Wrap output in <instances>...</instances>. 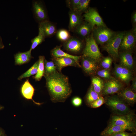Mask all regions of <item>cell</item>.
Listing matches in <instances>:
<instances>
[{
    "label": "cell",
    "instance_id": "obj_1",
    "mask_svg": "<svg viewBox=\"0 0 136 136\" xmlns=\"http://www.w3.org/2000/svg\"><path fill=\"white\" fill-rule=\"evenodd\" d=\"M44 76L52 101L64 102L72 92L68 77L56 71Z\"/></svg>",
    "mask_w": 136,
    "mask_h": 136
},
{
    "label": "cell",
    "instance_id": "obj_2",
    "mask_svg": "<svg viewBox=\"0 0 136 136\" xmlns=\"http://www.w3.org/2000/svg\"><path fill=\"white\" fill-rule=\"evenodd\" d=\"M105 103L115 113L119 115H123L129 113V109L119 97L114 95L106 98Z\"/></svg>",
    "mask_w": 136,
    "mask_h": 136
},
{
    "label": "cell",
    "instance_id": "obj_3",
    "mask_svg": "<svg viewBox=\"0 0 136 136\" xmlns=\"http://www.w3.org/2000/svg\"><path fill=\"white\" fill-rule=\"evenodd\" d=\"M83 56L96 61L99 60L101 57V54L92 35L86 38V45L83 52Z\"/></svg>",
    "mask_w": 136,
    "mask_h": 136
},
{
    "label": "cell",
    "instance_id": "obj_4",
    "mask_svg": "<svg viewBox=\"0 0 136 136\" xmlns=\"http://www.w3.org/2000/svg\"><path fill=\"white\" fill-rule=\"evenodd\" d=\"M118 125L130 128L133 131L135 130V123L134 120L133 114L129 113L123 115L113 116L108 125Z\"/></svg>",
    "mask_w": 136,
    "mask_h": 136
},
{
    "label": "cell",
    "instance_id": "obj_5",
    "mask_svg": "<svg viewBox=\"0 0 136 136\" xmlns=\"http://www.w3.org/2000/svg\"><path fill=\"white\" fill-rule=\"evenodd\" d=\"M125 33L122 32L116 33L104 47V49L114 57L119 56L118 49Z\"/></svg>",
    "mask_w": 136,
    "mask_h": 136
},
{
    "label": "cell",
    "instance_id": "obj_6",
    "mask_svg": "<svg viewBox=\"0 0 136 136\" xmlns=\"http://www.w3.org/2000/svg\"><path fill=\"white\" fill-rule=\"evenodd\" d=\"M32 10L34 18L39 24L49 20L47 9L42 1H33Z\"/></svg>",
    "mask_w": 136,
    "mask_h": 136
},
{
    "label": "cell",
    "instance_id": "obj_7",
    "mask_svg": "<svg viewBox=\"0 0 136 136\" xmlns=\"http://www.w3.org/2000/svg\"><path fill=\"white\" fill-rule=\"evenodd\" d=\"M93 30L94 39L96 43L100 44L107 43L116 34L106 26H97Z\"/></svg>",
    "mask_w": 136,
    "mask_h": 136
},
{
    "label": "cell",
    "instance_id": "obj_8",
    "mask_svg": "<svg viewBox=\"0 0 136 136\" xmlns=\"http://www.w3.org/2000/svg\"><path fill=\"white\" fill-rule=\"evenodd\" d=\"M83 16L85 20L89 23L93 28L95 25L97 26H106L98 13L94 8H89Z\"/></svg>",
    "mask_w": 136,
    "mask_h": 136
},
{
    "label": "cell",
    "instance_id": "obj_9",
    "mask_svg": "<svg viewBox=\"0 0 136 136\" xmlns=\"http://www.w3.org/2000/svg\"><path fill=\"white\" fill-rule=\"evenodd\" d=\"M135 42V34L131 32H128L125 33L120 47L124 50L128 51L133 48Z\"/></svg>",
    "mask_w": 136,
    "mask_h": 136
},
{
    "label": "cell",
    "instance_id": "obj_10",
    "mask_svg": "<svg viewBox=\"0 0 136 136\" xmlns=\"http://www.w3.org/2000/svg\"><path fill=\"white\" fill-rule=\"evenodd\" d=\"M114 72L117 77L126 83L129 82L132 77L130 70L121 65H116Z\"/></svg>",
    "mask_w": 136,
    "mask_h": 136
},
{
    "label": "cell",
    "instance_id": "obj_11",
    "mask_svg": "<svg viewBox=\"0 0 136 136\" xmlns=\"http://www.w3.org/2000/svg\"><path fill=\"white\" fill-rule=\"evenodd\" d=\"M55 65L59 72H61L62 69L67 66H77L80 67V64H78L74 59L67 57H59L54 58L53 59Z\"/></svg>",
    "mask_w": 136,
    "mask_h": 136
},
{
    "label": "cell",
    "instance_id": "obj_12",
    "mask_svg": "<svg viewBox=\"0 0 136 136\" xmlns=\"http://www.w3.org/2000/svg\"><path fill=\"white\" fill-rule=\"evenodd\" d=\"M64 45L67 50L76 53L81 51L83 46L82 42L78 39L74 37H71L64 42Z\"/></svg>",
    "mask_w": 136,
    "mask_h": 136
},
{
    "label": "cell",
    "instance_id": "obj_13",
    "mask_svg": "<svg viewBox=\"0 0 136 136\" xmlns=\"http://www.w3.org/2000/svg\"><path fill=\"white\" fill-rule=\"evenodd\" d=\"M118 95L119 98L127 105H133L136 102V93L131 89H124L118 92Z\"/></svg>",
    "mask_w": 136,
    "mask_h": 136
},
{
    "label": "cell",
    "instance_id": "obj_14",
    "mask_svg": "<svg viewBox=\"0 0 136 136\" xmlns=\"http://www.w3.org/2000/svg\"><path fill=\"white\" fill-rule=\"evenodd\" d=\"M122 87L120 83L115 80H112L104 84L102 92L105 95L113 94L118 92Z\"/></svg>",
    "mask_w": 136,
    "mask_h": 136
},
{
    "label": "cell",
    "instance_id": "obj_15",
    "mask_svg": "<svg viewBox=\"0 0 136 136\" xmlns=\"http://www.w3.org/2000/svg\"><path fill=\"white\" fill-rule=\"evenodd\" d=\"M96 61L91 58L83 57L82 65L83 68L85 72L90 75L95 73L98 68Z\"/></svg>",
    "mask_w": 136,
    "mask_h": 136
},
{
    "label": "cell",
    "instance_id": "obj_16",
    "mask_svg": "<svg viewBox=\"0 0 136 136\" xmlns=\"http://www.w3.org/2000/svg\"><path fill=\"white\" fill-rule=\"evenodd\" d=\"M34 91L35 89L29 82V79H27L21 87V91L22 95L26 99L32 100L36 104L40 105L41 104L35 102L32 99Z\"/></svg>",
    "mask_w": 136,
    "mask_h": 136
},
{
    "label": "cell",
    "instance_id": "obj_17",
    "mask_svg": "<svg viewBox=\"0 0 136 136\" xmlns=\"http://www.w3.org/2000/svg\"><path fill=\"white\" fill-rule=\"evenodd\" d=\"M39 27L41 29L46 38L52 36L56 32V26L49 20L39 24Z\"/></svg>",
    "mask_w": 136,
    "mask_h": 136
},
{
    "label": "cell",
    "instance_id": "obj_18",
    "mask_svg": "<svg viewBox=\"0 0 136 136\" xmlns=\"http://www.w3.org/2000/svg\"><path fill=\"white\" fill-rule=\"evenodd\" d=\"M31 51L23 52H18L14 55L15 64L16 65H20L29 62L33 58L31 54Z\"/></svg>",
    "mask_w": 136,
    "mask_h": 136
},
{
    "label": "cell",
    "instance_id": "obj_19",
    "mask_svg": "<svg viewBox=\"0 0 136 136\" xmlns=\"http://www.w3.org/2000/svg\"><path fill=\"white\" fill-rule=\"evenodd\" d=\"M69 14V29L70 30L74 31L82 22L81 14L77 12L70 10Z\"/></svg>",
    "mask_w": 136,
    "mask_h": 136
},
{
    "label": "cell",
    "instance_id": "obj_20",
    "mask_svg": "<svg viewBox=\"0 0 136 136\" xmlns=\"http://www.w3.org/2000/svg\"><path fill=\"white\" fill-rule=\"evenodd\" d=\"M51 54L54 58L67 57L72 58L79 64V60L81 57V56L74 55L64 52L61 49L60 46H57L51 50Z\"/></svg>",
    "mask_w": 136,
    "mask_h": 136
},
{
    "label": "cell",
    "instance_id": "obj_21",
    "mask_svg": "<svg viewBox=\"0 0 136 136\" xmlns=\"http://www.w3.org/2000/svg\"><path fill=\"white\" fill-rule=\"evenodd\" d=\"M93 28L89 23L86 21L83 23L82 22L76 28L74 31L82 37L86 38L89 36Z\"/></svg>",
    "mask_w": 136,
    "mask_h": 136
},
{
    "label": "cell",
    "instance_id": "obj_22",
    "mask_svg": "<svg viewBox=\"0 0 136 136\" xmlns=\"http://www.w3.org/2000/svg\"><path fill=\"white\" fill-rule=\"evenodd\" d=\"M129 130L132 131L130 128L124 126L118 125H108L100 133L101 136H110L115 133Z\"/></svg>",
    "mask_w": 136,
    "mask_h": 136
},
{
    "label": "cell",
    "instance_id": "obj_23",
    "mask_svg": "<svg viewBox=\"0 0 136 136\" xmlns=\"http://www.w3.org/2000/svg\"><path fill=\"white\" fill-rule=\"evenodd\" d=\"M121 65L129 70L133 68V59L131 53L126 52L122 53L120 55Z\"/></svg>",
    "mask_w": 136,
    "mask_h": 136
},
{
    "label": "cell",
    "instance_id": "obj_24",
    "mask_svg": "<svg viewBox=\"0 0 136 136\" xmlns=\"http://www.w3.org/2000/svg\"><path fill=\"white\" fill-rule=\"evenodd\" d=\"M45 57L44 56H39V65L37 73L36 75L32 77L36 81H39L44 75V60Z\"/></svg>",
    "mask_w": 136,
    "mask_h": 136
},
{
    "label": "cell",
    "instance_id": "obj_25",
    "mask_svg": "<svg viewBox=\"0 0 136 136\" xmlns=\"http://www.w3.org/2000/svg\"><path fill=\"white\" fill-rule=\"evenodd\" d=\"M46 37L41 29L39 27L38 35L32 39L31 44L30 50L32 51L45 40Z\"/></svg>",
    "mask_w": 136,
    "mask_h": 136
},
{
    "label": "cell",
    "instance_id": "obj_26",
    "mask_svg": "<svg viewBox=\"0 0 136 136\" xmlns=\"http://www.w3.org/2000/svg\"><path fill=\"white\" fill-rule=\"evenodd\" d=\"M92 86L94 90L99 94L103 91L104 84L103 80L98 77H95L91 80Z\"/></svg>",
    "mask_w": 136,
    "mask_h": 136
},
{
    "label": "cell",
    "instance_id": "obj_27",
    "mask_svg": "<svg viewBox=\"0 0 136 136\" xmlns=\"http://www.w3.org/2000/svg\"><path fill=\"white\" fill-rule=\"evenodd\" d=\"M39 60L37 61L33 65L26 71L20 76L18 78L19 80H21L23 79L29 77L36 74L37 73L39 65Z\"/></svg>",
    "mask_w": 136,
    "mask_h": 136
},
{
    "label": "cell",
    "instance_id": "obj_28",
    "mask_svg": "<svg viewBox=\"0 0 136 136\" xmlns=\"http://www.w3.org/2000/svg\"><path fill=\"white\" fill-rule=\"evenodd\" d=\"M99 94L95 91L91 86L86 97L87 103L89 105L91 103L98 98L100 96Z\"/></svg>",
    "mask_w": 136,
    "mask_h": 136
},
{
    "label": "cell",
    "instance_id": "obj_29",
    "mask_svg": "<svg viewBox=\"0 0 136 136\" xmlns=\"http://www.w3.org/2000/svg\"><path fill=\"white\" fill-rule=\"evenodd\" d=\"M56 36L58 40L64 42L71 37L69 32L67 30L63 29H60L57 32Z\"/></svg>",
    "mask_w": 136,
    "mask_h": 136
},
{
    "label": "cell",
    "instance_id": "obj_30",
    "mask_svg": "<svg viewBox=\"0 0 136 136\" xmlns=\"http://www.w3.org/2000/svg\"><path fill=\"white\" fill-rule=\"evenodd\" d=\"M44 66V74H51L56 71V66L54 63L52 61H47L45 59Z\"/></svg>",
    "mask_w": 136,
    "mask_h": 136
},
{
    "label": "cell",
    "instance_id": "obj_31",
    "mask_svg": "<svg viewBox=\"0 0 136 136\" xmlns=\"http://www.w3.org/2000/svg\"><path fill=\"white\" fill-rule=\"evenodd\" d=\"M90 2L89 0H80L76 12L80 14L83 12H86L87 10Z\"/></svg>",
    "mask_w": 136,
    "mask_h": 136
},
{
    "label": "cell",
    "instance_id": "obj_32",
    "mask_svg": "<svg viewBox=\"0 0 136 136\" xmlns=\"http://www.w3.org/2000/svg\"><path fill=\"white\" fill-rule=\"evenodd\" d=\"M105 103L104 98L100 96L98 98L89 104L90 106L92 108H96L99 107Z\"/></svg>",
    "mask_w": 136,
    "mask_h": 136
},
{
    "label": "cell",
    "instance_id": "obj_33",
    "mask_svg": "<svg viewBox=\"0 0 136 136\" xmlns=\"http://www.w3.org/2000/svg\"><path fill=\"white\" fill-rule=\"evenodd\" d=\"M112 60L109 57L105 58L101 61V64L102 66L105 69H108L111 67Z\"/></svg>",
    "mask_w": 136,
    "mask_h": 136
},
{
    "label": "cell",
    "instance_id": "obj_34",
    "mask_svg": "<svg viewBox=\"0 0 136 136\" xmlns=\"http://www.w3.org/2000/svg\"><path fill=\"white\" fill-rule=\"evenodd\" d=\"M80 1V0H68L67 2L70 10L76 11Z\"/></svg>",
    "mask_w": 136,
    "mask_h": 136
},
{
    "label": "cell",
    "instance_id": "obj_35",
    "mask_svg": "<svg viewBox=\"0 0 136 136\" xmlns=\"http://www.w3.org/2000/svg\"><path fill=\"white\" fill-rule=\"evenodd\" d=\"M97 75L100 77L108 79L110 77L109 71L108 69H104L98 71L97 72Z\"/></svg>",
    "mask_w": 136,
    "mask_h": 136
},
{
    "label": "cell",
    "instance_id": "obj_36",
    "mask_svg": "<svg viewBox=\"0 0 136 136\" xmlns=\"http://www.w3.org/2000/svg\"><path fill=\"white\" fill-rule=\"evenodd\" d=\"M133 133H130L125 131H120L113 133L110 136H134Z\"/></svg>",
    "mask_w": 136,
    "mask_h": 136
},
{
    "label": "cell",
    "instance_id": "obj_37",
    "mask_svg": "<svg viewBox=\"0 0 136 136\" xmlns=\"http://www.w3.org/2000/svg\"><path fill=\"white\" fill-rule=\"evenodd\" d=\"M72 103L74 106L79 107L81 105L82 100L81 98L77 97H75L72 99Z\"/></svg>",
    "mask_w": 136,
    "mask_h": 136
},
{
    "label": "cell",
    "instance_id": "obj_38",
    "mask_svg": "<svg viewBox=\"0 0 136 136\" xmlns=\"http://www.w3.org/2000/svg\"><path fill=\"white\" fill-rule=\"evenodd\" d=\"M132 89L134 92L136 91V78L134 79L133 81L132 84Z\"/></svg>",
    "mask_w": 136,
    "mask_h": 136
},
{
    "label": "cell",
    "instance_id": "obj_39",
    "mask_svg": "<svg viewBox=\"0 0 136 136\" xmlns=\"http://www.w3.org/2000/svg\"><path fill=\"white\" fill-rule=\"evenodd\" d=\"M4 47V46L3 44L2 39L0 36V49H3Z\"/></svg>",
    "mask_w": 136,
    "mask_h": 136
},
{
    "label": "cell",
    "instance_id": "obj_40",
    "mask_svg": "<svg viewBox=\"0 0 136 136\" xmlns=\"http://www.w3.org/2000/svg\"><path fill=\"white\" fill-rule=\"evenodd\" d=\"M132 19L133 22L135 23L136 22V13H135L132 16Z\"/></svg>",
    "mask_w": 136,
    "mask_h": 136
},
{
    "label": "cell",
    "instance_id": "obj_41",
    "mask_svg": "<svg viewBox=\"0 0 136 136\" xmlns=\"http://www.w3.org/2000/svg\"><path fill=\"white\" fill-rule=\"evenodd\" d=\"M3 107L2 106H0V110H2L3 109Z\"/></svg>",
    "mask_w": 136,
    "mask_h": 136
},
{
    "label": "cell",
    "instance_id": "obj_42",
    "mask_svg": "<svg viewBox=\"0 0 136 136\" xmlns=\"http://www.w3.org/2000/svg\"><path fill=\"white\" fill-rule=\"evenodd\" d=\"M2 135V132L0 130V136Z\"/></svg>",
    "mask_w": 136,
    "mask_h": 136
},
{
    "label": "cell",
    "instance_id": "obj_43",
    "mask_svg": "<svg viewBox=\"0 0 136 136\" xmlns=\"http://www.w3.org/2000/svg\"><path fill=\"white\" fill-rule=\"evenodd\" d=\"M1 136H3L2 135Z\"/></svg>",
    "mask_w": 136,
    "mask_h": 136
}]
</instances>
